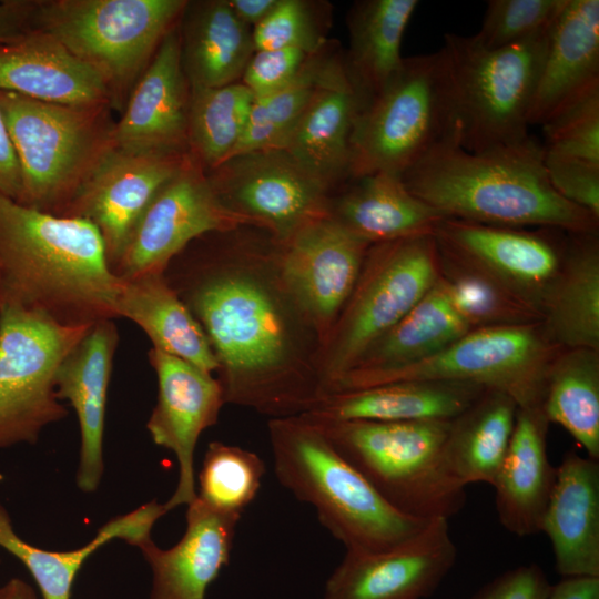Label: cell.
<instances>
[{
	"mask_svg": "<svg viewBox=\"0 0 599 599\" xmlns=\"http://www.w3.org/2000/svg\"><path fill=\"white\" fill-rule=\"evenodd\" d=\"M163 274L210 343L226 404L271 419L306 414L327 396L323 341L285 283L267 229L205 233Z\"/></svg>",
	"mask_w": 599,
	"mask_h": 599,
	"instance_id": "cell-1",
	"label": "cell"
},
{
	"mask_svg": "<svg viewBox=\"0 0 599 599\" xmlns=\"http://www.w3.org/2000/svg\"><path fill=\"white\" fill-rule=\"evenodd\" d=\"M120 286L98 229L0 193V308L37 312L65 326L115 319Z\"/></svg>",
	"mask_w": 599,
	"mask_h": 599,
	"instance_id": "cell-2",
	"label": "cell"
},
{
	"mask_svg": "<svg viewBox=\"0 0 599 599\" xmlns=\"http://www.w3.org/2000/svg\"><path fill=\"white\" fill-rule=\"evenodd\" d=\"M544 146L526 141L469 152L450 139L406 170L407 190L444 217L496 226H537L566 233H598L599 219L551 187Z\"/></svg>",
	"mask_w": 599,
	"mask_h": 599,
	"instance_id": "cell-3",
	"label": "cell"
},
{
	"mask_svg": "<svg viewBox=\"0 0 599 599\" xmlns=\"http://www.w3.org/2000/svg\"><path fill=\"white\" fill-rule=\"evenodd\" d=\"M267 428L277 480L315 509L346 551L395 547L430 521L394 509L307 416L271 418Z\"/></svg>",
	"mask_w": 599,
	"mask_h": 599,
	"instance_id": "cell-4",
	"label": "cell"
},
{
	"mask_svg": "<svg viewBox=\"0 0 599 599\" xmlns=\"http://www.w3.org/2000/svg\"><path fill=\"white\" fill-rule=\"evenodd\" d=\"M550 30L498 49L485 48L475 35L445 34L437 53L451 141L484 152L530 138L528 112Z\"/></svg>",
	"mask_w": 599,
	"mask_h": 599,
	"instance_id": "cell-5",
	"label": "cell"
},
{
	"mask_svg": "<svg viewBox=\"0 0 599 599\" xmlns=\"http://www.w3.org/2000/svg\"><path fill=\"white\" fill-rule=\"evenodd\" d=\"M311 419L321 427L334 448L397 511L433 520L449 519L463 508L465 487L451 479L444 463V445L451 419Z\"/></svg>",
	"mask_w": 599,
	"mask_h": 599,
	"instance_id": "cell-6",
	"label": "cell"
},
{
	"mask_svg": "<svg viewBox=\"0 0 599 599\" xmlns=\"http://www.w3.org/2000/svg\"><path fill=\"white\" fill-rule=\"evenodd\" d=\"M0 111L20 165L19 203L62 216L114 148L112 108L54 104L0 90Z\"/></svg>",
	"mask_w": 599,
	"mask_h": 599,
	"instance_id": "cell-7",
	"label": "cell"
},
{
	"mask_svg": "<svg viewBox=\"0 0 599 599\" xmlns=\"http://www.w3.org/2000/svg\"><path fill=\"white\" fill-rule=\"evenodd\" d=\"M187 0H39L35 24L94 69L108 85L113 110L131 90Z\"/></svg>",
	"mask_w": 599,
	"mask_h": 599,
	"instance_id": "cell-8",
	"label": "cell"
},
{
	"mask_svg": "<svg viewBox=\"0 0 599 599\" xmlns=\"http://www.w3.org/2000/svg\"><path fill=\"white\" fill-rule=\"evenodd\" d=\"M440 274L441 260L433 234L369 246L356 284L323 343L321 373L327 395Z\"/></svg>",
	"mask_w": 599,
	"mask_h": 599,
	"instance_id": "cell-9",
	"label": "cell"
},
{
	"mask_svg": "<svg viewBox=\"0 0 599 599\" xmlns=\"http://www.w3.org/2000/svg\"><path fill=\"white\" fill-rule=\"evenodd\" d=\"M561 349L541 322L475 328L426 358L345 379L333 393L397 382H454L506 394L519 408L542 407L547 375Z\"/></svg>",
	"mask_w": 599,
	"mask_h": 599,
	"instance_id": "cell-10",
	"label": "cell"
},
{
	"mask_svg": "<svg viewBox=\"0 0 599 599\" xmlns=\"http://www.w3.org/2000/svg\"><path fill=\"white\" fill-rule=\"evenodd\" d=\"M447 139L449 113L438 53L404 58L396 75L358 112L351 179L377 172L402 175Z\"/></svg>",
	"mask_w": 599,
	"mask_h": 599,
	"instance_id": "cell-11",
	"label": "cell"
},
{
	"mask_svg": "<svg viewBox=\"0 0 599 599\" xmlns=\"http://www.w3.org/2000/svg\"><path fill=\"white\" fill-rule=\"evenodd\" d=\"M91 326L0 308V448L34 444L47 426L68 416L57 396L55 374Z\"/></svg>",
	"mask_w": 599,
	"mask_h": 599,
	"instance_id": "cell-12",
	"label": "cell"
},
{
	"mask_svg": "<svg viewBox=\"0 0 599 599\" xmlns=\"http://www.w3.org/2000/svg\"><path fill=\"white\" fill-rule=\"evenodd\" d=\"M556 231L560 230L528 231L445 217L433 235L441 258L483 275L541 315L566 244Z\"/></svg>",
	"mask_w": 599,
	"mask_h": 599,
	"instance_id": "cell-13",
	"label": "cell"
},
{
	"mask_svg": "<svg viewBox=\"0 0 599 599\" xmlns=\"http://www.w3.org/2000/svg\"><path fill=\"white\" fill-rule=\"evenodd\" d=\"M205 173L223 206L267 229L280 243L328 214L331 194L283 149L238 153Z\"/></svg>",
	"mask_w": 599,
	"mask_h": 599,
	"instance_id": "cell-14",
	"label": "cell"
},
{
	"mask_svg": "<svg viewBox=\"0 0 599 599\" xmlns=\"http://www.w3.org/2000/svg\"><path fill=\"white\" fill-rule=\"evenodd\" d=\"M241 225L256 224L221 204L204 167L189 153L142 213L111 271L119 278L164 272L169 262L196 237Z\"/></svg>",
	"mask_w": 599,
	"mask_h": 599,
	"instance_id": "cell-15",
	"label": "cell"
},
{
	"mask_svg": "<svg viewBox=\"0 0 599 599\" xmlns=\"http://www.w3.org/2000/svg\"><path fill=\"white\" fill-rule=\"evenodd\" d=\"M369 244L329 214L280 243L282 275L323 343L348 300Z\"/></svg>",
	"mask_w": 599,
	"mask_h": 599,
	"instance_id": "cell-16",
	"label": "cell"
},
{
	"mask_svg": "<svg viewBox=\"0 0 599 599\" xmlns=\"http://www.w3.org/2000/svg\"><path fill=\"white\" fill-rule=\"evenodd\" d=\"M456 556L448 519L436 518L395 547L346 551L322 599H425L453 569Z\"/></svg>",
	"mask_w": 599,
	"mask_h": 599,
	"instance_id": "cell-17",
	"label": "cell"
},
{
	"mask_svg": "<svg viewBox=\"0 0 599 599\" xmlns=\"http://www.w3.org/2000/svg\"><path fill=\"white\" fill-rule=\"evenodd\" d=\"M190 152H131L113 148L80 187L62 216L92 223L101 234L110 268L159 190Z\"/></svg>",
	"mask_w": 599,
	"mask_h": 599,
	"instance_id": "cell-18",
	"label": "cell"
},
{
	"mask_svg": "<svg viewBox=\"0 0 599 599\" xmlns=\"http://www.w3.org/2000/svg\"><path fill=\"white\" fill-rule=\"evenodd\" d=\"M148 359L156 375L158 397L146 429L179 464L176 488L164 504L170 511L195 499V447L201 434L217 423L226 403L220 382L211 373L153 347Z\"/></svg>",
	"mask_w": 599,
	"mask_h": 599,
	"instance_id": "cell-19",
	"label": "cell"
},
{
	"mask_svg": "<svg viewBox=\"0 0 599 599\" xmlns=\"http://www.w3.org/2000/svg\"><path fill=\"white\" fill-rule=\"evenodd\" d=\"M190 93L177 23L131 90L122 115L114 123V148L131 152H189Z\"/></svg>",
	"mask_w": 599,
	"mask_h": 599,
	"instance_id": "cell-20",
	"label": "cell"
},
{
	"mask_svg": "<svg viewBox=\"0 0 599 599\" xmlns=\"http://www.w3.org/2000/svg\"><path fill=\"white\" fill-rule=\"evenodd\" d=\"M362 101L339 47L282 146L331 195L351 179V139Z\"/></svg>",
	"mask_w": 599,
	"mask_h": 599,
	"instance_id": "cell-21",
	"label": "cell"
},
{
	"mask_svg": "<svg viewBox=\"0 0 599 599\" xmlns=\"http://www.w3.org/2000/svg\"><path fill=\"white\" fill-rule=\"evenodd\" d=\"M119 341L114 319L97 322L64 356L55 374L57 396L69 402L79 420L77 485L84 493L95 491L103 477L106 398Z\"/></svg>",
	"mask_w": 599,
	"mask_h": 599,
	"instance_id": "cell-22",
	"label": "cell"
},
{
	"mask_svg": "<svg viewBox=\"0 0 599 599\" xmlns=\"http://www.w3.org/2000/svg\"><path fill=\"white\" fill-rule=\"evenodd\" d=\"M185 517V532L173 547L162 549L151 537L138 546L152 571L149 599H205L230 562L241 516L216 511L195 497Z\"/></svg>",
	"mask_w": 599,
	"mask_h": 599,
	"instance_id": "cell-23",
	"label": "cell"
},
{
	"mask_svg": "<svg viewBox=\"0 0 599 599\" xmlns=\"http://www.w3.org/2000/svg\"><path fill=\"white\" fill-rule=\"evenodd\" d=\"M599 87V0H567L554 22L528 124L542 125Z\"/></svg>",
	"mask_w": 599,
	"mask_h": 599,
	"instance_id": "cell-24",
	"label": "cell"
},
{
	"mask_svg": "<svg viewBox=\"0 0 599 599\" xmlns=\"http://www.w3.org/2000/svg\"><path fill=\"white\" fill-rule=\"evenodd\" d=\"M540 531L562 578L599 577V460L575 450L565 454Z\"/></svg>",
	"mask_w": 599,
	"mask_h": 599,
	"instance_id": "cell-25",
	"label": "cell"
},
{
	"mask_svg": "<svg viewBox=\"0 0 599 599\" xmlns=\"http://www.w3.org/2000/svg\"><path fill=\"white\" fill-rule=\"evenodd\" d=\"M0 90L48 103L113 110L101 75L41 29L0 45Z\"/></svg>",
	"mask_w": 599,
	"mask_h": 599,
	"instance_id": "cell-26",
	"label": "cell"
},
{
	"mask_svg": "<svg viewBox=\"0 0 599 599\" xmlns=\"http://www.w3.org/2000/svg\"><path fill=\"white\" fill-rule=\"evenodd\" d=\"M549 422L542 407L518 408L512 436L493 483L498 519L512 535L540 532L555 484L547 455Z\"/></svg>",
	"mask_w": 599,
	"mask_h": 599,
	"instance_id": "cell-27",
	"label": "cell"
},
{
	"mask_svg": "<svg viewBox=\"0 0 599 599\" xmlns=\"http://www.w3.org/2000/svg\"><path fill=\"white\" fill-rule=\"evenodd\" d=\"M328 214L369 245L434 234L445 219L388 172L348 180L329 196Z\"/></svg>",
	"mask_w": 599,
	"mask_h": 599,
	"instance_id": "cell-28",
	"label": "cell"
},
{
	"mask_svg": "<svg viewBox=\"0 0 599 599\" xmlns=\"http://www.w3.org/2000/svg\"><path fill=\"white\" fill-rule=\"evenodd\" d=\"M486 389L454 382H397L328 394L303 414L325 422L449 420Z\"/></svg>",
	"mask_w": 599,
	"mask_h": 599,
	"instance_id": "cell-29",
	"label": "cell"
},
{
	"mask_svg": "<svg viewBox=\"0 0 599 599\" xmlns=\"http://www.w3.org/2000/svg\"><path fill=\"white\" fill-rule=\"evenodd\" d=\"M179 33L191 89L240 82L255 52L253 29L236 18L227 0H187Z\"/></svg>",
	"mask_w": 599,
	"mask_h": 599,
	"instance_id": "cell-30",
	"label": "cell"
},
{
	"mask_svg": "<svg viewBox=\"0 0 599 599\" xmlns=\"http://www.w3.org/2000/svg\"><path fill=\"white\" fill-rule=\"evenodd\" d=\"M559 272L541 308L548 337L562 349L599 351L598 233H568Z\"/></svg>",
	"mask_w": 599,
	"mask_h": 599,
	"instance_id": "cell-31",
	"label": "cell"
},
{
	"mask_svg": "<svg viewBox=\"0 0 599 599\" xmlns=\"http://www.w3.org/2000/svg\"><path fill=\"white\" fill-rule=\"evenodd\" d=\"M115 316L136 324L153 348L216 373L219 365L203 329L163 272L120 278Z\"/></svg>",
	"mask_w": 599,
	"mask_h": 599,
	"instance_id": "cell-32",
	"label": "cell"
},
{
	"mask_svg": "<svg viewBox=\"0 0 599 599\" xmlns=\"http://www.w3.org/2000/svg\"><path fill=\"white\" fill-rule=\"evenodd\" d=\"M166 512L164 504L152 500L106 521L84 546L52 551L22 539L0 502V549L22 562L39 587L42 599H70L75 577L91 555L113 539L138 547L151 537L152 527Z\"/></svg>",
	"mask_w": 599,
	"mask_h": 599,
	"instance_id": "cell-33",
	"label": "cell"
},
{
	"mask_svg": "<svg viewBox=\"0 0 599 599\" xmlns=\"http://www.w3.org/2000/svg\"><path fill=\"white\" fill-rule=\"evenodd\" d=\"M418 3V0H359L348 10L349 45L344 62L362 108L400 70L403 35Z\"/></svg>",
	"mask_w": 599,
	"mask_h": 599,
	"instance_id": "cell-34",
	"label": "cell"
},
{
	"mask_svg": "<svg viewBox=\"0 0 599 599\" xmlns=\"http://www.w3.org/2000/svg\"><path fill=\"white\" fill-rule=\"evenodd\" d=\"M469 331V325L453 306L440 274L420 301L364 352L338 385L345 379L383 373L418 362Z\"/></svg>",
	"mask_w": 599,
	"mask_h": 599,
	"instance_id": "cell-35",
	"label": "cell"
},
{
	"mask_svg": "<svg viewBox=\"0 0 599 599\" xmlns=\"http://www.w3.org/2000/svg\"><path fill=\"white\" fill-rule=\"evenodd\" d=\"M516 402L486 389L450 422L444 445V463L451 479L465 487L474 483L493 485L512 436Z\"/></svg>",
	"mask_w": 599,
	"mask_h": 599,
	"instance_id": "cell-36",
	"label": "cell"
},
{
	"mask_svg": "<svg viewBox=\"0 0 599 599\" xmlns=\"http://www.w3.org/2000/svg\"><path fill=\"white\" fill-rule=\"evenodd\" d=\"M542 410L599 460V351L561 349L550 365Z\"/></svg>",
	"mask_w": 599,
	"mask_h": 599,
	"instance_id": "cell-37",
	"label": "cell"
},
{
	"mask_svg": "<svg viewBox=\"0 0 599 599\" xmlns=\"http://www.w3.org/2000/svg\"><path fill=\"white\" fill-rule=\"evenodd\" d=\"M254 100V94L241 81L219 88L191 89L189 152L205 171L230 158L245 131Z\"/></svg>",
	"mask_w": 599,
	"mask_h": 599,
	"instance_id": "cell-38",
	"label": "cell"
},
{
	"mask_svg": "<svg viewBox=\"0 0 599 599\" xmlns=\"http://www.w3.org/2000/svg\"><path fill=\"white\" fill-rule=\"evenodd\" d=\"M337 47L336 41L329 40L307 57L290 82L254 100L245 131L230 158L247 151L282 146L316 91L326 63Z\"/></svg>",
	"mask_w": 599,
	"mask_h": 599,
	"instance_id": "cell-39",
	"label": "cell"
},
{
	"mask_svg": "<svg viewBox=\"0 0 599 599\" xmlns=\"http://www.w3.org/2000/svg\"><path fill=\"white\" fill-rule=\"evenodd\" d=\"M264 474L265 464L257 454L212 441L199 474L196 497L216 511L242 516L256 498Z\"/></svg>",
	"mask_w": 599,
	"mask_h": 599,
	"instance_id": "cell-40",
	"label": "cell"
},
{
	"mask_svg": "<svg viewBox=\"0 0 599 599\" xmlns=\"http://www.w3.org/2000/svg\"><path fill=\"white\" fill-rule=\"evenodd\" d=\"M449 300L470 329L541 322V315L483 275L441 258Z\"/></svg>",
	"mask_w": 599,
	"mask_h": 599,
	"instance_id": "cell-41",
	"label": "cell"
},
{
	"mask_svg": "<svg viewBox=\"0 0 599 599\" xmlns=\"http://www.w3.org/2000/svg\"><path fill=\"white\" fill-rule=\"evenodd\" d=\"M331 23L332 7L326 1L278 0L253 29L255 51L296 48L313 54L329 41Z\"/></svg>",
	"mask_w": 599,
	"mask_h": 599,
	"instance_id": "cell-42",
	"label": "cell"
},
{
	"mask_svg": "<svg viewBox=\"0 0 599 599\" xmlns=\"http://www.w3.org/2000/svg\"><path fill=\"white\" fill-rule=\"evenodd\" d=\"M567 0H489L475 38L498 49L550 30Z\"/></svg>",
	"mask_w": 599,
	"mask_h": 599,
	"instance_id": "cell-43",
	"label": "cell"
},
{
	"mask_svg": "<svg viewBox=\"0 0 599 599\" xmlns=\"http://www.w3.org/2000/svg\"><path fill=\"white\" fill-rule=\"evenodd\" d=\"M541 126L545 151L599 165V87Z\"/></svg>",
	"mask_w": 599,
	"mask_h": 599,
	"instance_id": "cell-44",
	"label": "cell"
},
{
	"mask_svg": "<svg viewBox=\"0 0 599 599\" xmlns=\"http://www.w3.org/2000/svg\"><path fill=\"white\" fill-rule=\"evenodd\" d=\"M544 165L558 195L599 219V165L547 151Z\"/></svg>",
	"mask_w": 599,
	"mask_h": 599,
	"instance_id": "cell-45",
	"label": "cell"
},
{
	"mask_svg": "<svg viewBox=\"0 0 599 599\" xmlns=\"http://www.w3.org/2000/svg\"><path fill=\"white\" fill-rule=\"evenodd\" d=\"M308 55L296 48L255 51L245 68L241 82L254 94L255 99L264 97L290 82Z\"/></svg>",
	"mask_w": 599,
	"mask_h": 599,
	"instance_id": "cell-46",
	"label": "cell"
},
{
	"mask_svg": "<svg viewBox=\"0 0 599 599\" xmlns=\"http://www.w3.org/2000/svg\"><path fill=\"white\" fill-rule=\"evenodd\" d=\"M536 564L509 569L483 586L471 599H547L551 589Z\"/></svg>",
	"mask_w": 599,
	"mask_h": 599,
	"instance_id": "cell-47",
	"label": "cell"
},
{
	"mask_svg": "<svg viewBox=\"0 0 599 599\" xmlns=\"http://www.w3.org/2000/svg\"><path fill=\"white\" fill-rule=\"evenodd\" d=\"M39 0L0 1V45L12 43L37 29Z\"/></svg>",
	"mask_w": 599,
	"mask_h": 599,
	"instance_id": "cell-48",
	"label": "cell"
},
{
	"mask_svg": "<svg viewBox=\"0 0 599 599\" xmlns=\"http://www.w3.org/2000/svg\"><path fill=\"white\" fill-rule=\"evenodd\" d=\"M0 193L20 202L22 180L19 161L0 111Z\"/></svg>",
	"mask_w": 599,
	"mask_h": 599,
	"instance_id": "cell-49",
	"label": "cell"
},
{
	"mask_svg": "<svg viewBox=\"0 0 599 599\" xmlns=\"http://www.w3.org/2000/svg\"><path fill=\"white\" fill-rule=\"evenodd\" d=\"M547 599H599V577L562 578L551 586Z\"/></svg>",
	"mask_w": 599,
	"mask_h": 599,
	"instance_id": "cell-50",
	"label": "cell"
},
{
	"mask_svg": "<svg viewBox=\"0 0 599 599\" xmlns=\"http://www.w3.org/2000/svg\"><path fill=\"white\" fill-rule=\"evenodd\" d=\"M278 0H227L236 18L254 29L262 23L276 7Z\"/></svg>",
	"mask_w": 599,
	"mask_h": 599,
	"instance_id": "cell-51",
	"label": "cell"
},
{
	"mask_svg": "<svg viewBox=\"0 0 599 599\" xmlns=\"http://www.w3.org/2000/svg\"><path fill=\"white\" fill-rule=\"evenodd\" d=\"M0 599H39L34 589L20 578H12L0 586Z\"/></svg>",
	"mask_w": 599,
	"mask_h": 599,
	"instance_id": "cell-52",
	"label": "cell"
}]
</instances>
